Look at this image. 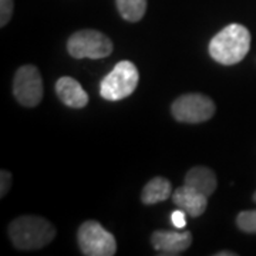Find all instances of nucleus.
Here are the masks:
<instances>
[{"mask_svg": "<svg viewBox=\"0 0 256 256\" xmlns=\"http://www.w3.org/2000/svg\"><path fill=\"white\" fill-rule=\"evenodd\" d=\"M250 47V33L245 26L232 23L222 28L210 42V57L224 64L234 66L245 58Z\"/></svg>", "mask_w": 256, "mask_h": 256, "instance_id": "obj_1", "label": "nucleus"}, {"mask_svg": "<svg viewBox=\"0 0 256 256\" xmlns=\"http://www.w3.org/2000/svg\"><path fill=\"white\" fill-rule=\"evenodd\" d=\"M10 240L20 250H34L48 245L56 236V228L42 216L23 215L10 222Z\"/></svg>", "mask_w": 256, "mask_h": 256, "instance_id": "obj_2", "label": "nucleus"}, {"mask_svg": "<svg viewBox=\"0 0 256 256\" xmlns=\"http://www.w3.org/2000/svg\"><path fill=\"white\" fill-rule=\"evenodd\" d=\"M140 74L136 64L122 60L100 82V94L104 100L118 101L136 92Z\"/></svg>", "mask_w": 256, "mask_h": 256, "instance_id": "obj_3", "label": "nucleus"}, {"mask_svg": "<svg viewBox=\"0 0 256 256\" xmlns=\"http://www.w3.org/2000/svg\"><path fill=\"white\" fill-rule=\"evenodd\" d=\"M77 242L82 255L112 256L117 252V240L97 220H86L77 230Z\"/></svg>", "mask_w": 256, "mask_h": 256, "instance_id": "obj_4", "label": "nucleus"}, {"mask_svg": "<svg viewBox=\"0 0 256 256\" xmlns=\"http://www.w3.org/2000/svg\"><path fill=\"white\" fill-rule=\"evenodd\" d=\"M67 52L74 58H104L112 53V42L101 32L84 28L70 36Z\"/></svg>", "mask_w": 256, "mask_h": 256, "instance_id": "obj_5", "label": "nucleus"}, {"mask_svg": "<svg viewBox=\"0 0 256 256\" xmlns=\"http://www.w3.org/2000/svg\"><path fill=\"white\" fill-rule=\"evenodd\" d=\"M172 116L180 122L186 124H200L205 122L214 117L215 114V104L210 97L198 94V92H190L178 97L172 102Z\"/></svg>", "mask_w": 256, "mask_h": 256, "instance_id": "obj_6", "label": "nucleus"}, {"mask_svg": "<svg viewBox=\"0 0 256 256\" xmlns=\"http://www.w3.org/2000/svg\"><path fill=\"white\" fill-rule=\"evenodd\" d=\"M14 98L24 107H36L43 98V80L36 66L26 64L18 68L13 80Z\"/></svg>", "mask_w": 256, "mask_h": 256, "instance_id": "obj_7", "label": "nucleus"}, {"mask_svg": "<svg viewBox=\"0 0 256 256\" xmlns=\"http://www.w3.org/2000/svg\"><path fill=\"white\" fill-rule=\"evenodd\" d=\"M151 244L160 255H178L191 246V232L176 230H156L151 236Z\"/></svg>", "mask_w": 256, "mask_h": 256, "instance_id": "obj_8", "label": "nucleus"}, {"mask_svg": "<svg viewBox=\"0 0 256 256\" xmlns=\"http://www.w3.org/2000/svg\"><path fill=\"white\" fill-rule=\"evenodd\" d=\"M172 201L180 210H185L194 218L201 216L208 206V196L188 185H182L175 190L172 194Z\"/></svg>", "mask_w": 256, "mask_h": 256, "instance_id": "obj_9", "label": "nucleus"}, {"mask_svg": "<svg viewBox=\"0 0 256 256\" xmlns=\"http://www.w3.org/2000/svg\"><path fill=\"white\" fill-rule=\"evenodd\" d=\"M56 94L60 101L72 108H82L88 104V94L82 84L72 77H62L56 82Z\"/></svg>", "mask_w": 256, "mask_h": 256, "instance_id": "obj_10", "label": "nucleus"}, {"mask_svg": "<svg viewBox=\"0 0 256 256\" xmlns=\"http://www.w3.org/2000/svg\"><path fill=\"white\" fill-rule=\"evenodd\" d=\"M185 185L191 186V188L196 190L198 192H201L205 196L210 198L216 190L218 181H216V175L210 168L198 165V166L191 168L186 172V175H185Z\"/></svg>", "mask_w": 256, "mask_h": 256, "instance_id": "obj_11", "label": "nucleus"}, {"mask_svg": "<svg viewBox=\"0 0 256 256\" xmlns=\"http://www.w3.org/2000/svg\"><path fill=\"white\" fill-rule=\"evenodd\" d=\"M171 195H172L171 182L166 178L156 176L144 186L142 194H141V201L146 205H154V204L168 200Z\"/></svg>", "mask_w": 256, "mask_h": 256, "instance_id": "obj_12", "label": "nucleus"}, {"mask_svg": "<svg viewBox=\"0 0 256 256\" xmlns=\"http://www.w3.org/2000/svg\"><path fill=\"white\" fill-rule=\"evenodd\" d=\"M121 18L131 23H137L146 12V0H116Z\"/></svg>", "mask_w": 256, "mask_h": 256, "instance_id": "obj_13", "label": "nucleus"}, {"mask_svg": "<svg viewBox=\"0 0 256 256\" xmlns=\"http://www.w3.org/2000/svg\"><path fill=\"white\" fill-rule=\"evenodd\" d=\"M236 225L246 234H256V210L239 212L236 216Z\"/></svg>", "mask_w": 256, "mask_h": 256, "instance_id": "obj_14", "label": "nucleus"}, {"mask_svg": "<svg viewBox=\"0 0 256 256\" xmlns=\"http://www.w3.org/2000/svg\"><path fill=\"white\" fill-rule=\"evenodd\" d=\"M14 3L13 0H0V26L4 28L13 16Z\"/></svg>", "mask_w": 256, "mask_h": 256, "instance_id": "obj_15", "label": "nucleus"}, {"mask_svg": "<svg viewBox=\"0 0 256 256\" xmlns=\"http://www.w3.org/2000/svg\"><path fill=\"white\" fill-rule=\"evenodd\" d=\"M10 185H12V174L9 171L3 170L0 172V196L3 198L10 190Z\"/></svg>", "mask_w": 256, "mask_h": 256, "instance_id": "obj_16", "label": "nucleus"}, {"mask_svg": "<svg viewBox=\"0 0 256 256\" xmlns=\"http://www.w3.org/2000/svg\"><path fill=\"white\" fill-rule=\"evenodd\" d=\"M186 212L182 210H174L172 214H171V222H172V225H174L176 229H182L186 226Z\"/></svg>", "mask_w": 256, "mask_h": 256, "instance_id": "obj_17", "label": "nucleus"}, {"mask_svg": "<svg viewBox=\"0 0 256 256\" xmlns=\"http://www.w3.org/2000/svg\"><path fill=\"white\" fill-rule=\"evenodd\" d=\"M235 255H236L235 252H224V250L216 254V256H235Z\"/></svg>", "mask_w": 256, "mask_h": 256, "instance_id": "obj_18", "label": "nucleus"}, {"mask_svg": "<svg viewBox=\"0 0 256 256\" xmlns=\"http://www.w3.org/2000/svg\"><path fill=\"white\" fill-rule=\"evenodd\" d=\"M254 201L256 202V192H255V194H254Z\"/></svg>", "mask_w": 256, "mask_h": 256, "instance_id": "obj_19", "label": "nucleus"}]
</instances>
